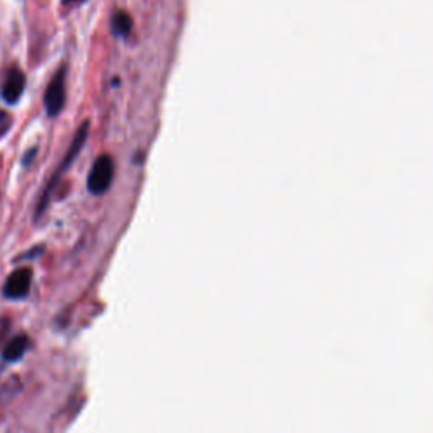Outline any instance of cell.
<instances>
[{
    "instance_id": "3",
    "label": "cell",
    "mask_w": 433,
    "mask_h": 433,
    "mask_svg": "<svg viewBox=\"0 0 433 433\" xmlns=\"http://www.w3.org/2000/svg\"><path fill=\"white\" fill-rule=\"evenodd\" d=\"M30 283H33V271L29 267H21V269L14 271L3 285V297L9 300H21V298L28 297Z\"/></svg>"
},
{
    "instance_id": "8",
    "label": "cell",
    "mask_w": 433,
    "mask_h": 433,
    "mask_svg": "<svg viewBox=\"0 0 433 433\" xmlns=\"http://www.w3.org/2000/svg\"><path fill=\"white\" fill-rule=\"evenodd\" d=\"M10 125H12V117L7 112H0V136H3Z\"/></svg>"
},
{
    "instance_id": "2",
    "label": "cell",
    "mask_w": 433,
    "mask_h": 433,
    "mask_svg": "<svg viewBox=\"0 0 433 433\" xmlns=\"http://www.w3.org/2000/svg\"><path fill=\"white\" fill-rule=\"evenodd\" d=\"M114 178V161L110 156L103 154L95 161L88 175V191L91 195H103L112 185Z\"/></svg>"
},
{
    "instance_id": "6",
    "label": "cell",
    "mask_w": 433,
    "mask_h": 433,
    "mask_svg": "<svg viewBox=\"0 0 433 433\" xmlns=\"http://www.w3.org/2000/svg\"><path fill=\"white\" fill-rule=\"evenodd\" d=\"M29 346H30L29 337H26V335L15 337V339L10 340V342L7 344V347L3 348V352H2L3 359H6V361H9V362L19 361V359H21L22 355L26 354V352H28Z\"/></svg>"
},
{
    "instance_id": "4",
    "label": "cell",
    "mask_w": 433,
    "mask_h": 433,
    "mask_svg": "<svg viewBox=\"0 0 433 433\" xmlns=\"http://www.w3.org/2000/svg\"><path fill=\"white\" fill-rule=\"evenodd\" d=\"M64 100H67V90H64V70L56 73L55 78L51 80V83L48 85L46 90L44 102H46V110L51 117H56L63 110Z\"/></svg>"
},
{
    "instance_id": "5",
    "label": "cell",
    "mask_w": 433,
    "mask_h": 433,
    "mask_svg": "<svg viewBox=\"0 0 433 433\" xmlns=\"http://www.w3.org/2000/svg\"><path fill=\"white\" fill-rule=\"evenodd\" d=\"M26 88V76L21 70H12L7 76L2 88V98L7 103H17Z\"/></svg>"
},
{
    "instance_id": "7",
    "label": "cell",
    "mask_w": 433,
    "mask_h": 433,
    "mask_svg": "<svg viewBox=\"0 0 433 433\" xmlns=\"http://www.w3.org/2000/svg\"><path fill=\"white\" fill-rule=\"evenodd\" d=\"M130 29H132V19H130V15L127 12L121 10V12L114 14L112 17L114 34H117V36H127Z\"/></svg>"
},
{
    "instance_id": "1",
    "label": "cell",
    "mask_w": 433,
    "mask_h": 433,
    "mask_svg": "<svg viewBox=\"0 0 433 433\" xmlns=\"http://www.w3.org/2000/svg\"><path fill=\"white\" fill-rule=\"evenodd\" d=\"M87 137H88V122H85V124L83 125H80V129H78V132H76V136H75V139H73V143H71V145H70V151L67 152V158L63 159V163L60 164V168L58 170L55 171V176H53L51 178V182H49V185H48V188H46V191L43 193V197H41V202H39V206H37V215H39L41 212H43L44 210V206H46V203H48V200H49V195H51V191H53V188H55V185H56V182H58L60 179V176L64 173V171L68 170V168L71 166V163L73 161L76 159V156L80 154V151H82L83 149V145H85V141H87Z\"/></svg>"
}]
</instances>
